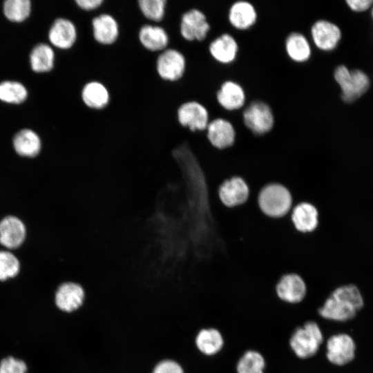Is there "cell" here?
Masks as SVG:
<instances>
[{"label": "cell", "instance_id": "obj_33", "mask_svg": "<svg viewBox=\"0 0 373 373\" xmlns=\"http://www.w3.org/2000/svg\"><path fill=\"white\" fill-rule=\"evenodd\" d=\"M26 364L21 360L9 356L0 363V373H26Z\"/></svg>", "mask_w": 373, "mask_h": 373}, {"label": "cell", "instance_id": "obj_19", "mask_svg": "<svg viewBox=\"0 0 373 373\" xmlns=\"http://www.w3.org/2000/svg\"><path fill=\"white\" fill-rule=\"evenodd\" d=\"M218 105L229 112L241 110L246 104V94L242 86L233 80L224 81L216 93Z\"/></svg>", "mask_w": 373, "mask_h": 373}, {"label": "cell", "instance_id": "obj_25", "mask_svg": "<svg viewBox=\"0 0 373 373\" xmlns=\"http://www.w3.org/2000/svg\"><path fill=\"white\" fill-rule=\"evenodd\" d=\"M13 146L19 155L32 157L38 155L41 150V140L35 131L25 128L15 135Z\"/></svg>", "mask_w": 373, "mask_h": 373}, {"label": "cell", "instance_id": "obj_31", "mask_svg": "<svg viewBox=\"0 0 373 373\" xmlns=\"http://www.w3.org/2000/svg\"><path fill=\"white\" fill-rule=\"evenodd\" d=\"M6 17L13 22L26 20L31 12V2L29 0H7L3 6Z\"/></svg>", "mask_w": 373, "mask_h": 373}, {"label": "cell", "instance_id": "obj_36", "mask_svg": "<svg viewBox=\"0 0 373 373\" xmlns=\"http://www.w3.org/2000/svg\"><path fill=\"white\" fill-rule=\"evenodd\" d=\"M153 373H184V372L179 364L168 360L157 364Z\"/></svg>", "mask_w": 373, "mask_h": 373}, {"label": "cell", "instance_id": "obj_35", "mask_svg": "<svg viewBox=\"0 0 373 373\" xmlns=\"http://www.w3.org/2000/svg\"><path fill=\"white\" fill-rule=\"evenodd\" d=\"M350 10L355 13H363L371 9L373 0H345Z\"/></svg>", "mask_w": 373, "mask_h": 373}, {"label": "cell", "instance_id": "obj_10", "mask_svg": "<svg viewBox=\"0 0 373 373\" xmlns=\"http://www.w3.org/2000/svg\"><path fill=\"white\" fill-rule=\"evenodd\" d=\"M138 43L148 52L157 54L170 46L171 38L161 24L142 23L137 32Z\"/></svg>", "mask_w": 373, "mask_h": 373}, {"label": "cell", "instance_id": "obj_17", "mask_svg": "<svg viewBox=\"0 0 373 373\" xmlns=\"http://www.w3.org/2000/svg\"><path fill=\"white\" fill-rule=\"evenodd\" d=\"M355 350V343L349 335L338 334L327 340L326 356L332 363L343 365L354 358Z\"/></svg>", "mask_w": 373, "mask_h": 373}, {"label": "cell", "instance_id": "obj_32", "mask_svg": "<svg viewBox=\"0 0 373 373\" xmlns=\"http://www.w3.org/2000/svg\"><path fill=\"white\" fill-rule=\"evenodd\" d=\"M19 271L17 258L8 251H0V280L15 277Z\"/></svg>", "mask_w": 373, "mask_h": 373}, {"label": "cell", "instance_id": "obj_29", "mask_svg": "<svg viewBox=\"0 0 373 373\" xmlns=\"http://www.w3.org/2000/svg\"><path fill=\"white\" fill-rule=\"evenodd\" d=\"M28 97L26 87L14 81H4L0 83V100L9 104H21Z\"/></svg>", "mask_w": 373, "mask_h": 373}, {"label": "cell", "instance_id": "obj_11", "mask_svg": "<svg viewBox=\"0 0 373 373\" xmlns=\"http://www.w3.org/2000/svg\"><path fill=\"white\" fill-rule=\"evenodd\" d=\"M341 29L335 23L327 20L316 21L310 27L308 38L318 50H334L341 39Z\"/></svg>", "mask_w": 373, "mask_h": 373}, {"label": "cell", "instance_id": "obj_27", "mask_svg": "<svg viewBox=\"0 0 373 373\" xmlns=\"http://www.w3.org/2000/svg\"><path fill=\"white\" fill-rule=\"evenodd\" d=\"M55 59L53 49L46 44L37 45L30 55V66L37 73L50 71L54 67Z\"/></svg>", "mask_w": 373, "mask_h": 373}, {"label": "cell", "instance_id": "obj_30", "mask_svg": "<svg viewBox=\"0 0 373 373\" xmlns=\"http://www.w3.org/2000/svg\"><path fill=\"white\" fill-rule=\"evenodd\" d=\"M265 361L262 354L248 350L240 358L236 367L238 373H264Z\"/></svg>", "mask_w": 373, "mask_h": 373}, {"label": "cell", "instance_id": "obj_37", "mask_svg": "<svg viewBox=\"0 0 373 373\" xmlns=\"http://www.w3.org/2000/svg\"><path fill=\"white\" fill-rule=\"evenodd\" d=\"M220 84H221V82H220V80H219L218 78L214 77V78L213 79V80H212V82H211V83L210 85H213V86H217V87L219 88L220 86ZM207 87H208V86H207ZM198 94H199V93H193V95H192V99L196 100V97H197V95H198Z\"/></svg>", "mask_w": 373, "mask_h": 373}, {"label": "cell", "instance_id": "obj_26", "mask_svg": "<svg viewBox=\"0 0 373 373\" xmlns=\"http://www.w3.org/2000/svg\"><path fill=\"white\" fill-rule=\"evenodd\" d=\"M137 6L146 21L161 24L166 15L168 0H137Z\"/></svg>", "mask_w": 373, "mask_h": 373}, {"label": "cell", "instance_id": "obj_9", "mask_svg": "<svg viewBox=\"0 0 373 373\" xmlns=\"http://www.w3.org/2000/svg\"><path fill=\"white\" fill-rule=\"evenodd\" d=\"M178 124L190 132L205 131L211 120L207 108L200 102L188 99L178 105L175 111Z\"/></svg>", "mask_w": 373, "mask_h": 373}, {"label": "cell", "instance_id": "obj_4", "mask_svg": "<svg viewBox=\"0 0 373 373\" xmlns=\"http://www.w3.org/2000/svg\"><path fill=\"white\" fill-rule=\"evenodd\" d=\"M241 111L244 126L253 134L263 135L273 129L274 115L271 106L265 101L258 99L248 100Z\"/></svg>", "mask_w": 373, "mask_h": 373}, {"label": "cell", "instance_id": "obj_28", "mask_svg": "<svg viewBox=\"0 0 373 373\" xmlns=\"http://www.w3.org/2000/svg\"><path fill=\"white\" fill-rule=\"evenodd\" d=\"M195 344L198 350L204 354L213 355L222 350L224 341L218 329H204L198 334Z\"/></svg>", "mask_w": 373, "mask_h": 373}, {"label": "cell", "instance_id": "obj_12", "mask_svg": "<svg viewBox=\"0 0 373 373\" xmlns=\"http://www.w3.org/2000/svg\"><path fill=\"white\" fill-rule=\"evenodd\" d=\"M79 96L83 105L93 111L106 109L111 101V94L107 85L95 79H89L83 84Z\"/></svg>", "mask_w": 373, "mask_h": 373}, {"label": "cell", "instance_id": "obj_5", "mask_svg": "<svg viewBox=\"0 0 373 373\" xmlns=\"http://www.w3.org/2000/svg\"><path fill=\"white\" fill-rule=\"evenodd\" d=\"M187 61L178 48L169 46L155 55L154 68L160 79L168 83H177L185 75Z\"/></svg>", "mask_w": 373, "mask_h": 373}, {"label": "cell", "instance_id": "obj_24", "mask_svg": "<svg viewBox=\"0 0 373 373\" xmlns=\"http://www.w3.org/2000/svg\"><path fill=\"white\" fill-rule=\"evenodd\" d=\"M26 236L23 223L17 218L8 216L0 222V243L9 249L19 247Z\"/></svg>", "mask_w": 373, "mask_h": 373}, {"label": "cell", "instance_id": "obj_23", "mask_svg": "<svg viewBox=\"0 0 373 373\" xmlns=\"http://www.w3.org/2000/svg\"><path fill=\"white\" fill-rule=\"evenodd\" d=\"M84 298V291L75 283H65L59 286L55 294V303L62 311L70 312L79 308Z\"/></svg>", "mask_w": 373, "mask_h": 373}, {"label": "cell", "instance_id": "obj_20", "mask_svg": "<svg viewBox=\"0 0 373 373\" xmlns=\"http://www.w3.org/2000/svg\"><path fill=\"white\" fill-rule=\"evenodd\" d=\"M276 291L280 300L289 303H298L301 302L306 295L307 285L300 275L289 273L278 279Z\"/></svg>", "mask_w": 373, "mask_h": 373}, {"label": "cell", "instance_id": "obj_2", "mask_svg": "<svg viewBox=\"0 0 373 373\" xmlns=\"http://www.w3.org/2000/svg\"><path fill=\"white\" fill-rule=\"evenodd\" d=\"M258 204L265 215L273 218L285 216L293 208L290 192L285 186L277 183L269 184L260 190Z\"/></svg>", "mask_w": 373, "mask_h": 373}, {"label": "cell", "instance_id": "obj_13", "mask_svg": "<svg viewBox=\"0 0 373 373\" xmlns=\"http://www.w3.org/2000/svg\"><path fill=\"white\" fill-rule=\"evenodd\" d=\"M205 135L213 148L223 150L233 146L236 132L229 120L217 117L211 119L205 130Z\"/></svg>", "mask_w": 373, "mask_h": 373}, {"label": "cell", "instance_id": "obj_6", "mask_svg": "<svg viewBox=\"0 0 373 373\" xmlns=\"http://www.w3.org/2000/svg\"><path fill=\"white\" fill-rule=\"evenodd\" d=\"M211 30L205 13L197 7H191L180 16L178 31L182 40L186 42H202Z\"/></svg>", "mask_w": 373, "mask_h": 373}, {"label": "cell", "instance_id": "obj_15", "mask_svg": "<svg viewBox=\"0 0 373 373\" xmlns=\"http://www.w3.org/2000/svg\"><path fill=\"white\" fill-rule=\"evenodd\" d=\"M258 19V13L254 4L248 0H236L229 6L227 20L232 28L245 31L253 27Z\"/></svg>", "mask_w": 373, "mask_h": 373}, {"label": "cell", "instance_id": "obj_38", "mask_svg": "<svg viewBox=\"0 0 373 373\" xmlns=\"http://www.w3.org/2000/svg\"><path fill=\"white\" fill-rule=\"evenodd\" d=\"M370 15H371L372 19L373 21V6L371 8V9L370 10Z\"/></svg>", "mask_w": 373, "mask_h": 373}, {"label": "cell", "instance_id": "obj_8", "mask_svg": "<svg viewBox=\"0 0 373 373\" xmlns=\"http://www.w3.org/2000/svg\"><path fill=\"white\" fill-rule=\"evenodd\" d=\"M323 341V334L318 324L307 321L294 332L289 345L298 357L307 358L317 352Z\"/></svg>", "mask_w": 373, "mask_h": 373}, {"label": "cell", "instance_id": "obj_7", "mask_svg": "<svg viewBox=\"0 0 373 373\" xmlns=\"http://www.w3.org/2000/svg\"><path fill=\"white\" fill-rule=\"evenodd\" d=\"M90 27L93 41L101 46H112L120 37L121 28L118 19L102 8L91 14Z\"/></svg>", "mask_w": 373, "mask_h": 373}, {"label": "cell", "instance_id": "obj_1", "mask_svg": "<svg viewBox=\"0 0 373 373\" xmlns=\"http://www.w3.org/2000/svg\"><path fill=\"white\" fill-rule=\"evenodd\" d=\"M363 305V296L354 285L336 288L328 296L318 313L325 319L345 321L352 318Z\"/></svg>", "mask_w": 373, "mask_h": 373}, {"label": "cell", "instance_id": "obj_16", "mask_svg": "<svg viewBox=\"0 0 373 373\" xmlns=\"http://www.w3.org/2000/svg\"><path fill=\"white\" fill-rule=\"evenodd\" d=\"M78 29L75 23L69 19L60 17L52 24L48 38L50 43L58 49L69 50L78 39Z\"/></svg>", "mask_w": 373, "mask_h": 373}, {"label": "cell", "instance_id": "obj_22", "mask_svg": "<svg viewBox=\"0 0 373 373\" xmlns=\"http://www.w3.org/2000/svg\"><path fill=\"white\" fill-rule=\"evenodd\" d=\"M294 228L300 233H311L318 224V211L315 206L308 202L299 203L289 212Z\"/></svg>", "mask_w": 373, "mask_h": 373}, {"label": "cell", "instance_id": "obj_21", "mask_svg": "<svg viewBox=\"0 0 373 373\" xmlns=\"http://www.w3.org/2000/svg\"><path fill=\"white\" fill-rule=\"evenodd\" d=\"M285 50L290 60L297 64L307 61L312 55V46L309 39L302 32H289L285 39Z\"/></svg>", "mask_w": 373, "mask_h": 373}, {"label": "cell", "instance_id": "obj_18", "mask_svg": "<svg viewBox=\"0 0 373 373\" xmlns=\"http://www.w3.org/2000/svg\"><path fill=\"white\" fill-rule=\"evenodd\" d=\"M238 44L229 32H223L212 39L208 44L210 56L216 62L223 65L233 63L238 55Z\"/></svg>", "mask_w": 373, "mask_h": 373}, {"label": "cell", "instance_id": "obj_34", "mask_svg": "<svg viewBox=\"0 0 373 373\" xmlns=\"http://www.w3.org/2000/svg\"><path fill=\"white\" fill-rule=\"evenodd\" d=\"M105 0H75V3L82 11L94 13L99 10Z\"/></svg>", "mask_w": 373, "mask_h": 373}, {"label": "cell", "instance_id": "obj_3", "mask_svg": "<svg viewBox=\"0 0 373 373\" xmlns=\"http://www.w3.org/2000/svg\"><path fill=\"white\" fill-rule=\"evenodd\" d=\"M334 79L340 88L341 97L346 104L357 101L370 86V79L366 73L358 69L349 70L343 65L335 68Z\"/></svg>", "mask_w": 373, "mask_h": 373}, {"label": "cell", "instance_id": "obj_14", "mask_svg": "<svg viewBox=\"0 0 373 373\" xmlns=\"http://www.w3.org/2000/svg\"><path fill=\"white\" fill-rule=\"evenodd\" d=\"M218 195L224 206L233 208L244 204L248 200L249 189L242 178L234 176L220 185Z\"/></svg>", "mask_w": 373, "mask_h": 373}]
</instances>
